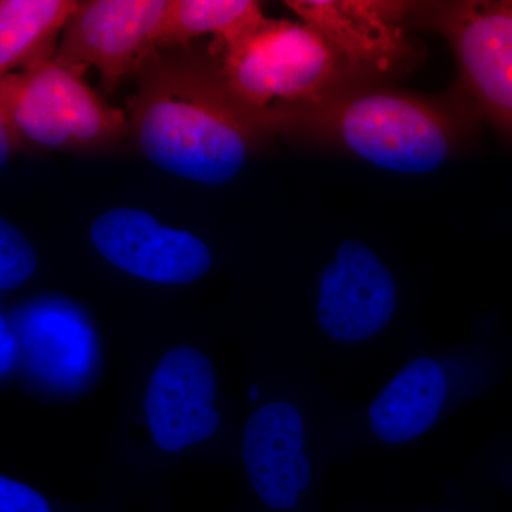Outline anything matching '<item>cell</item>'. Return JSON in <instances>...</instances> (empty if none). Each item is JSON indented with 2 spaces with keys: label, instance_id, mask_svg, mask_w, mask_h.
<instances>
[{
  "label": "cell",
  "instance_id": "8",
  "mask_svg": "<svg viewBox=\"0 0 512 512\" xmlns=\"http://www.w3.org/2000/svg\"><path fill=\"white\" fill-rule=\"evenodd\" d=\"M285 5L328 40L352 73H389L412 55L403 22L416 3L286 0Z\"/></svg>",
  "mask_w": 512,
  "mask_h": 512
},
{
  "label": "cell",
  "instance_id": "3",
  "mask_svg": "<svg viewBox=\"0 0 512 512\" xmlns=\"http://www.w3.org/2000/svg\"><path fill=\"white\" fill-rule=\"evenodd\" d=\"M215 67L231 94L268 133L289 126L336 96L352 74L318 30L266 18L224 45Z\"/></svg>",
  "mask_w": 512,
  "mask_h": 512
},
{
  "label": "cell",
  "instance_id": "14",
  "mask_svg": "<svg viewBox=\"0 0 512 512\" xmlns=\"http://www.w3.org/2000/svg\"><path fill=\"white\" fill-rule=\"evenodd\" d=\"M80 3L0 0V80L53 59L55 40Z\"/></svg>",
  "mask_w": 512,
  "mask_h": 512
},
{
  "label": "cell",
  "instance_id": "17",
  "mask_svg": "<svg viewBox=\"0 0 512 512\" xmlns=\"http://www.w3.org/2000/svg\"><path fill=\"white\" fill-rule=\"evenodd\" d=\"M0 512H50V508L29 485L0 476Z\"/></svg>",
  "mask_w": 512,
  "mask_h": 512
},
{
  "label": "cell",
  "instance_id": "15",
  "mask_svg": "<svg viewBox=\"0 0 512 512\" xmlns=\"http://www.w3.org/2000/svg\"><path fill=\"white\" fill-rule=\"evenodd\" d=\"M265 19L255 0H168L158 45H185L202 35L224 45Z\"/></svg>",
  "mask_w": 512,
  "mask_h": 512
},
{
  "label": "cell",
  "instance_id": "4",
  "mask_svg": "<svg viewBox=\"0 0 512 512\" xmlns=\"http://www.w3.org/2000/svg\"><path fill=\"white\" fill-rule=\"evenodd\" d=\"M0 106L20 140L47 148L113 143L128 119L53 59L0 80Z\"/></svg>",
  "mask_w": 512,
  "mask_h": 512
},
{
  "label": "cell",
  "instance_id": "20",
  "mask_svg": "<svg viewBox=\"0 0 512 512\" xmlns=\"http://www.w3.org/2000/svg\"><path fill=\"white\" fill-rule=\"evenodd\" d=\"M249 399H251L252 402H255V400L258 399V386H256V384H252L251 393H249Z\"/></svg>",
  "mask_w": 512,
  "mask_h": 512
},
{
  "label": "cell",
  "instance_id": "1",
  "mask_svg": "<svg viewBox=\"0 0 512 512\" xmlns=\"http://www.w3.org/2000/svg\"><path fill=\"white\" fill-rule=\"evenodd\" d=\"M137 74L128 131L165 173L211 187L227 184L269 134L232 99L215 67L156 52Z\"/></svg>",
  "mask_w": 512,
  "mask_h": 512
},
{
  "label": "cell",
  "instance_id": "13",
  "mask_svg": "<svg viewBox=\"0 0 512 512\" xmlns=\"http://www.w3.org/2000/svg\"><path fill=\"white\" fill-rule=\"evenodd\" d=\"M16 349L23 348L40 375L57 379L67 366L76 369V348H89L92 329L69 301L40 298L15 316Z\"/></svg>",
  "mask_w": 512,
  "mask_h": 512
},
{
  "label": "cell",
  "instance_id": "12",
  "mask_svg": "<svg viewBox=\"0 0 512 512\" xmlns=\"http://www.w3.org/2000/svg\"><path fill=\"white\" fill-rule=\"evenodd\" d=\"M446 396V377L439 363L427 357L413 360L370 407L372 429L386 443L416 439L433 426Z\"/></svg>",
  "mask_w": 512,
  "mask_h": 512
},
{
  "label": "cell",
  "instance_id": "16",
  "mask_svg": "<svg viewBox=\"0 0 512 512\" xmlns=\"http://www.w3.org/2000/svg\"><path fill=\"white\" fill-rule=\"evenodd\" d=\"M37 268V255L29 239L0 217V291L29 281Z\"/></svg>",
  "mask_w": 512,
  "mask_h": 512
},
{
  "label": "cell",
  "instance_id": "6",
  "mask_svg": "<svg viewBox=\"0 0 512 512\" xmlns=\"http://www.w3.org/2000/svg\"><path fill=\"white\" fill-rule=\"evenodd\" d=\"M168 0H94L80 3L67 22L53 60L82 76L89 67L113 92L156 53Z\"/></svg>",
  "mask_w": 512,
  "mask_h": 512
},
{
  "label": "cell",
  "instance_id": "18",
  "mask_svg": "<svg viewBox=\"0 0 512 512\" xmlns=\"http://www.w3.org/2000/svg\"><path fill=\"white\" fill-rule=\"evenodd\" d=\"M16 352V339L13 336L5 318L0 315V375L8 372L15 360Z\"/></svg>",
  "mask_w": 512,
  "mask_h": 512
},
{
  "label": "cell",
  "instance_id": "19",
  "mask_svg": "<svg viewBox=\"0 0 512 512\" xmlns=\"http://www.w3.org/2000/svg\"><path fill=\"white\" fill-rule=\"evenodd\" d=\"M19 138L16 136L13 128L10 127L2 106H0V170L8 163L15 148L18 147Z\"/></svg>",
  "mask_w": 512,
  "mask_h": 512
},
{
  "label": "cell",
  "instance_id": "9",
  "mask_svg": "<svg viewBox=\"0 0 512 512\" xmlns=\"http://www.w3.org/2000/svg\"><path fill=\"white\" fill-rule=\"evenodd\" d=\"M396 285L379 256L346 239L319 282L318 322L329 338L359 343L379 333L396 309Z\"/></svg>",
  "mask_w": 512,
  "mask_h": 512
},
{
  "label": "cell",
  "instance_id": "7",
  "mask_svg": "<svg viewBox=\"0 0 512 512\" xmlns=\"http://www.w3.org/2000/svg\"><path fill=\"white\" fill-rule=\"evenodd\" d=\"M90 238L110 264L157 284H190L212 264L210 248L200 238L165 227L138 208L103 212L93 221Z\"/></svg>",
  "mask_w": 512,
  "mask_h": 512
},
{
  "label": "cell",
  "instance_id": "10",
  "mask_svg": "<svg viewBox=\"0 0 512 512\" xmlns=\"http://www.w3.org/2000/svg\"><path fill=\"white\" fill-rule=\"evenodd\" d=\"M215 396L211 360L188 346L170 350L151 376L146 396L148 427L157 446L178 451L210 439L220 426Z\"/></svg>",
  "mask_w": 512,
  "mask_h": 512
},
{
  "label": "cell",
  "instance_id": "11",
  "mask_svg": "<svg viewBox=\"0 0 512 512\" xmlns=\"http://www.w3.org/2000/svg\"><path fill=\"white\" fill-rule=\"evenodd\" d=\"M305 426L292 404H266L249 419L242 439V456L249 481L268 507H295L299 491L311 477V464L302 453Z\"/></svg>",
  "mask_w": 512,
  "mask_h": 512
},
{
  "label": "cell",
  "instance_id": "2",
  "mask_svg": "<svg viewBox=\"0 0 512 512\" xmlns=\"http://www.w3.org/2000/svg\"><path fill=\"white\" fill-rule=\"evenodd\" d=\"M477 114L460 104L380 86H346L288 130L335 144L400 174L439 170L467 143Z\"/></svg>",
  "mask_w": 512,
  "mask_h": 512
},
{
  "label": "cell",
  "instance_id": "5",
  "mask_svg": "<svg viewBox=\"0 0 512 512\" xmlns=\"http://www.w3.org/2000/svg\"><path fill=\"white\" fill-rule=\"evenodd\" d=\"M446 36L468 106L512 140V0L421 3Z\"/></svg>",
  "mask_w": 512,
  "mask_h": 512
}]
</instances>
